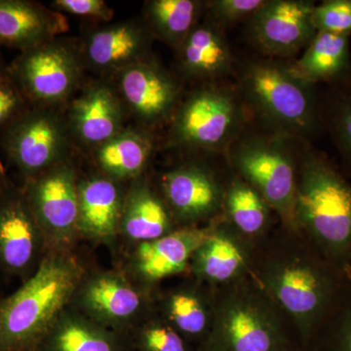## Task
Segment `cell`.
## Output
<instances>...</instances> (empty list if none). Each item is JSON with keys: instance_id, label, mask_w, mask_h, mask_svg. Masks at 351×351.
<instances>
[{"instance_id": "6da1fadb", "label": "cell", "mask_w": 351, "mask_h": 351, "mask_svg": "<svg viewBox=\"0 0 351 351\" xmlns=\"http://www.w3.org/2000/svg\"><path fill=\"white\" fill-rule=\"evenodd\" d=\"M252 276L287 315L304 348L351 278L301 232L282 226L258 242Z\"/></svg>"}, {"instance_id": "7a4b0ae2", "label": "cell", "mask_w": 351, "mask_h": 351, "mask_svg": "<svg viewBox=\"0 0 351 351\" xmlns=\"http://www.w3.org/2000/svg\"><path fill=\"white\" fill-rule=\"evenodd\" d=\"M295 213L299 232L351 276V184L313 149L300 161Z\"/></svg>"}, {"instance_id": "3957f363", "label": "cell", "mask_w": 351, "mask_h": 351, "mask_svg": "<svg viewBox=\"0 0 351 351\" xmlns=\"http://www.w3.org/2000/svg\"><path fill=\"white\" fill-rule=\"evenodd\" d=\"M83 277L75 258L63 254L43 258L34 276L0 304V351H38Z\"/></svg>"}, {"instance_id": "277c9868", "label": "cell", "mask_w": 351, "mask_h": 351, "mask_svg": "<svg viewBox=\"0 0 351 351\" xmlns=\"http://www.w3.org/2000/svg\"><path fill=\"white\" fill-rule=\"evenodd\" d=\"M298 346L292 322L252 274L215 289L213 325L198 351H287Z\"/></svg>"}, {"instance_id": "5b68a950", "label": "cell", "mask_w": 351, "mask_h": 351, "mask_svg": "<svg viewBox=\"0 0 351 351\" xmlns=\"http://www.w3.org/2000/svg\"><path fill=\"white\" fill-rule=\"evenodd\" d=\"M240 89L258 117L280 133L304 138L322 128L313 85L298 78L289 66L253 62L242 73Z\"/></svg>"}, {"instance_id": "8992f818", "label": "cell", "mask_w": 351, "mask_h": 351, "mask_svg": "<svg viewBox=\"0 0 351 351\" xmlns=\"http://www.w3.org/2000/svg\"><path fill=\"white\" fill-rule=\"evenodd\" d=\"M85 69L80 45L57 38L22 51L8 73L29 106L56 108L82 89Z\"/></svg>"}, {"instance_id": "52a82bcc", "label": "cell", "mask_w": 351, "mask_h": 351, "mask_svg": "<svg viewBox=\"0 0 351 351\" xmlns=\"http://www.w3.org/2000/svg\"><path fill=\"white\" fill-rule=\"evenodd\" d=\"M237 176L257 189L286 230L299 232L295 221L298 170L285 144L274 138L249 136L230 149Z\"/></svg>"}, {"instance_id": "ba28073f", "label": "cell", "mask_w": 351, "mask_h": 351, "mask_svg": "<svg viewBox=\"0 0 351 351\" xmlns=\"http://www.w3.org/2000/svg\"><path fill=\"white\" fill-rule=\"evenodd\" d=\"M171 144L186 149L221 151L234 143L244 122L237 96L226 88L205 86L176 108Z\"/></svg>"}, {"instance_id": "9c48e42d", "label": "cell", "mask_w": 351, "mask_h": 351, "mask_svg": "<svg viewBox=\"0 0 351 351\" xmlns=\"http://www.w3.org/2000/svg\"><path fill=\"white\" fill-rule=\"evenodd\" d=\"M71 138L55 108L29 106L1 131V147L25 179L69 158Z\"/></svg>"}, {"instance_id": "30bf717a", "label": "cell", "mask_w": 351, "mask_h": 351, "mask_svg": "<svg viewBox=\"0 0 351 351\" xmlns=\"http://www.w3.org/2000/svg\"><path fill=\"white\" fill-rule=\"evenodd\" d=\"M23 193L43 234L69 243L78 232V180L69 159L27 180Z\"/></svg>"}, {"instance_id": "8fae6325", "label": "cell", "mask_w": 351, "mask_h": 351, "mask_svg": "<svg viewBox=\"0 0 351 351\" xmlns=\"http://www.w3.org/2000/svg\"><path fill=\"white\" fill-rule=\"evenodd\" d=\"M128 113L108 80L85 82L64 115L71 141L93 151L125 129Z\"/></svg>"}, {"instance_id": "7c38bea8", "label": "cell", "mask_w": 351, "mask_h": 351, "mask_svg": "<svg viewBox=\"0 0 351 351\" xmlns=\"http://www.w3.org/2000/svg\"><path fill=\"white\" fill-rule=\"evenodd\" d=\"M314 7V2L306 0L265 1L249 19L252 40L270 56H294L317 34Z\"/></svg>"}, {"instance_id": "4fadbf2b", "label": "cell", "mask_w": 351, "mask_h": 351, "mask_svg": "<svg viewBox=\"0 0 351 351\" xmlns=\"http://www.w3.org/2000/svg\"><path fill=\"white\" fill-rule=\"evenodd\" d=\"M114 85L127 113L145 126L162 122L179 106L181 86L152 58L119 71Z\"/></svg>"}, {"instance_id": "5bb4252c", "label": "cell", "mask_w": 351, "mask_h": 351, "mask_svg": "<svg viewBox=\"0 0 351 351\" xmlns=\"http://www.w3.org/2000/svg\"><path fill=\"white\" fill-rule=\"evenodd\" d=\"M257 243L237 232L226 218L213 228L189 263L193 278L213 289L252 274Z\"/></svg>"}, {"instance_id": "9a60e30c", "label": "cell", "mask_w": 351, "mask_h": 351, "mask_svg": "<svg viewBox=\"0 0 351 351\" xmlns=\"http://www.w3.org/2000/svg\"><path fill=\"white\" fill-rule=\"evenodd\" d=\"M152 38L144 21L131 19L90 29L78 45L85 69L115 75L151 58Z\"/></svg>"}, {"instance_id": "2e32d148", "label": "cell", "mask_w": 351, "mask_h": 351, "mask_svg": "<svg viewBox=\"0 0 351 351\" xmlns=\"http://www.w3.org/2000/svg\"><path fill=\"white\" fill-rule=\"evenodd\" d=\"M161 186L173 219L186 226L212 219L223 208L225 189L211 171L197 164H184L168 171Z\"/></svg>"}, {"instance_id": "e0dca14e", "label": "cell", "mask_w": 351, "mask_h": 351, "mask_svg": "<svg viewBox=\"0 0 351 351\" xmlns=\"http://www.w3.org/2000/svg\"><path fill=\"white\" fill-rule=\"evenodd\" d=\"M75 295L88 318L113 331L133 322L145 306L142 292L114 272L83 280Z\"/></svg>"}, {"instance_id": "ac0fdd59", "label": "cell", "mask_w": 351, "mask_h": 351, "mask_svg": "<svg viewBox=\"0 0 351 351\" xmlns=\"http://www.w3.org/2000/svg\"><path fill=\"white\" fill-rule=\"evenodd\" d=\"M213 221L202 228L184 226L154 241L138 244L134 256L136 274L145 283L181 274L211 232Z\"/></svg>"}, {"instance_id": "d6986e66", "label": "cell", "mask_w": 351, "mask_h": 351, "mask_svg": "<svg viewBox=\"0 0 351 351\" xmlns=\"http://www.w3.org/2000/svg\"><path fill=\"white\" fill-rule=\"evenodd\" d=\"M43 234L23 191L0 189V261L14 272L34 262Z\"/></svg>"}, {"instance_id": "ffe728a7", "label": "cell", "mask_w": 351, "mask_h": 351, "mask_svg": "<svg viewBox=\"0 0 351 351\" xmlns=\"http://www.w3.org/2000/svg\"><path fill=\"white\" fill-rule=\"evenodd\" d=\"M64 14L29 0H0V44L22 51L68 31Z\"/></svg>"}, {"instance_id": "44dd1931", "label": "cell", "mask_w": 351, "mask_h": 351, "mask_svg": "<svg viewBox=\"0 0 351 351\" xmlns=\"http://www.w3.org/2000/svg\"><path fill=\"white\" fill-rule=\"evenodd\" d=\"M124 197L119 182L101 173L78 182V232L95 239L114 237Z\"/></svg>"}, {"instance_id": "7402d4cb", "label": "cell", "mask_w": 351, "mask_h": 351, "mask_svg": "<svg viewBox=\"0 0 351 351\" xmlns=\"http://www.w3.org/2000/svg\"><path fill=\"white\" fill-rule=\"evenodd\" d=\"M215 289L196 280L170 291L162 301L163 318L196 350L213 325Z\"/></svg>"}, {"instance_id": "603a6c76", "label": "cell", "mask_w": 351, "mask_h": 351, "mask_svg": "<svg viewBox=\"0 0 351 351\" xmlns=\"http://www.w3.org/2000/svg\"><path fill=\"white\" fill-rule=\"evenodd\" d=\"M176 51L178 68L189 80H214L232 71L230 46L214 22L199 23Z\"/></svg>"}, {"instance_id": "cb8c5ba5", "label": "cell", "mask_w": 351, "mask_h": 351, "mask_svg": "<svg viewBox=\"0 0 351 351\" xmlns=\"http://www.w3.org/2000/svg\"><path fill=\"white\" fill-rule=\"evenodd\" d=\"M120 232L133 241H154L172 232L169 208L147 182L135 180L124 197Z\"/></svg>"}, {"instance_id": "d4e9b609", "label": "cell", "mask_w": 351, "mask_h": 351, "mask_svg": "<svg viewBox=\"0 0 351 351\" xmlns=\"http://www.w3.org/2000/svg\"><path fill=\"white\" fill-rule=\"evenodd\" d=\"M154 149L149 132L126 127L91 152L101 174L120 182L138 179L147 169Z\"/></svg>"}, {"instance_id": "484cf974", "label": "cell", "mask_w": 351, "mask_h": 351, "mask_svg": "<svg viewBox=\"0 0 351 351\" xmlns=\"http://www.w3.org/2000/svg\"><path fill=\"white\" fill-rule=\"evenodd\" d=\"M38 351H135L125 338L87 316L64 311Z\"/></svg>"}, {"instance_id": "4316f807", "label": "cell", "mask_w": 351, "mask_h": 351, "mask_svg": "<svg viewBox=\"0 0 351 351\" xmlns=\"http://www.w3.org/2000/svg\"><path fill=\"white\" fill-rule=\"evenodd\" d=\"M350 36L317 32L302 57L289 69L311 85L341 80L350 69Z\"/></svg>"}, {"instance_id": "83f0119b", "label": "cell", "mask_w": 351, "mask_h": 351, "mask_svg": "<svg viewBox=\"0 0 351 351\" xmlns=\"http://www.w3.org/2000/svg\"><path fill=\"white\" fill-rule=\"evenodd\" d=\"M225 218L246 239L258 243L269 234L271 208L250 184L232 179L225 189Z\"/></svg>"}, {"instance_id": "f1b7e54d", "label": "cell", "mask_w": 351, "mask_h": 351, "mask_svg": "<svg viewBox=\"0 0 351 351\" xmlns=\"http://www.w3.org/2000/svg\"><path fill=\"white\" fill-rule=\"evenodd\" d=\"M203 7L197 0H152L145 3L144 23L152 38L176 49L199 24Z\"/></svg>"}, {"instance_id": "f546056e", "label": "cell", "mask_w": 351, "mask_h": 351, "mask_svg": "<svg viewBox=\"0 0 351 351\" xmlns=\"http://www.w3.org/2000/svg\"><path fill=\"white\" fill-rule=\"evenodd\" d=\"M306 348L311 351H351V278Z\"/></svg>"}, {"instance_id": "4dcf8cb0", "label": "cell", "mask_w": 351, "mask_h": 351, "mask_svg": "<svg viewBox=\"0 0 351 351\" xmlns=\"http://www.w3.org/2000/svg\"><path fill=\"white\" fill-rule=\"evenodd\" d=\"M326 122L351 171V82L332 93L327 106Z\"/></svg>"}, {"instance_id": "1f68e13d", "label": "cell", "mask_w": 351, "mask_h": 351, "mask_svg": "<svg viewBox=\"0 0 351 351\" xmlns=\"http://www.w3.org/2000/svg\"><path fill=\"white\" fill-rule=\"evenodd\" d=\"M132 346L135 351H197L164 318L143 323Z\"/></svg>"}, {"instance_id": "d6a6232c", "label": "cell", "mask_w": 351, "mask_h": 351, "mask_svg": "<svg viewBox=\"0 0 351 351\" xmlns=\"http://www.w3.org/2000/svg\"><path fill=\"white\" fill-rule=\"evenodd\" d=\"M313 21L317 32L351 34V0H327L315 5Z\"/></svg>"}, {"instance_id": "836d02e7", "label": "cell", "mask_w": 351, "mask_h": 351, "mask_svg": "<svg viewBox=\"0 0 351 351\" xmlns=\"http://www.w3.org/2000/svg\"><path fill=\"white\" fill-rule=\"evenodd\" d=\"M265 3V0H214L205 2V8L215 24L232 25L250 19Z\"/></svg>"}, {"instance_id": "e575fe53", "label": "cell", "mask_w": 351, "mask_h": 351, "mask_svg": "<svg viewBox=\"0 0 351 351\" xmlns=\"http://www.w3.org/2000/svg\"><path fill=\"white\" fill-rule=\"evenodd\" d=\"M29 107L8 73H0V132Z\"/></svg>"}, {"instance_id": "d590c367", "label": "cell", "mask_w": 351, "mask_h": 351, "mask_svg": "<svg viewBox=\"0 0 351 351\" xmlns=\"http://www.w3.org/2000/svg\"><path fill=\"white\" fill-rule=\"evenodd\" d=\"M50 8L61 14H71L73 16L110 22L114 15V11L103 0H55Z\"/></svg>"}, {"instance_id": "8d00e7d4", "label": "cell", "mask_w": 351, "mask_h": 351, "mask_svg": "<svg viewBox=\"0 0 351 351\" xmlns=\"http://www.w3.org/2000/svg\"><path fill=\"white\" fill-rule=\"evenodd\" d=\"M7 69H8V66L4 64L3 58H2L1 53H0V73H5Z\"/></svg>"}, {"instance_id": "74e56055", "label": "cell", "mask_w": 351, "mask_h": 351, "mask_svg": "<svg viewBox=\"0 0 351 351\" xmlns=\"http://www.w3.org/2000/svg\"><path fill=\"white\" fill-rule=\"evenodd\" d=\"M287 351H311V350H308V348H304V346H295V348H292V350H289Z\"/></svg>"}]
</instances>
